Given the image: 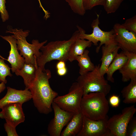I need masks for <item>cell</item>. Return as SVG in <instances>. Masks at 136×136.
<instances>
[{
  "label": "cell",
  "instance_id": "cell-1",
  "mask_svg": "<svg viewBox=\"0 0 136 136\" xmlns=\"http://www.w3.org/2000/svg\"><path fill=\"white\" fill-rule=\"evenodd\" d=\"M51 77L49 69L42 70L38 67L35 77L28 88L35 107L40 113L47 114L52 112V104L58 95L51 88L49 80Z\"/></svg>",
  "mask_w": 136,
  "mask_h": 136
},
{
  "label": "cell",
  "instance_id": "cell-2",
  "mask_svg": "<svg viewBox=\"0 0 136 136\" xmlns=\"http://www.w3.org/2000/svg\"><path fill=\"white\" fill-rule=\"evenodd\" d=\"M79 31L78 30L69 40L52 41L41 48V54L37 59L38 66L42 70L45 69L46 63L53 60L67 61V54L72 44L78 38Z\"/></svg>",
  "mask_w": 136,
  "mask_h": 136
},
{
  "label": "cell",
  "instance_id": "cell-3",
  "mask_svg": "<svg viewBox=\"0 0 136 136\" xmlns=\"http://www.w3.org/2000/svg\"><path fill=\"white\" fill-rule=\"evenodd\" d=\"M81 112L87 118L98 120L104 119L109 110V102L104 93L95 92L83 95L80 104Z\"/></svg>",
  "mask_w": 136,
  "mask_h": 136
},
{
  "label": "cell",
  "instance_id": "cell-4",
  "mask_svg": "<svg viewBox=\"0 0 136 136\" xmlns=\"http://www.w3.org/2000/svg\"><path fill=\"white\" fill-rule=\"evenodd\" d=\"M29 32L28 30L23 31L22 29L17 28L6 31V33L13 34L11 36L16 39L17 49L20 51V55L24 58L25 63L37 65V59L41 54L39 50L47 41L40 43L38 40H33L31 44L29 43L27 41L26 38Z\"/></svg>",
  "mask_w": 136,
  "mask_h": 136
},
{
  "label": "cell",
  "instance_id": "cell-5",
  "mask_svg": "<svg viewBox=\"0 0 136 136\" xmlns=\"http://www.w3.org/2000/svg\"><path fill=\"white\" fill-rule=\"evenodd\" d=\"M100 64L95 66L94 69L82 75H80L77 82L82 88L83 95L92 92L104 93L106 96L110 92L111 86L104 76L100 73Z\"/></svg>",
  "mask_w": 136,
  "mask_h": 136
},
{
  "label": "cell",
  "instance_id": "cell-6",
  "mask_svg": "<svg viewBox=\"0 0 136 136\" xmlns=\"http://www.w3.org/2000/svg\"><path fill=\"white\" fill-rule=\"evenodd\" d=\"M99 15L97 14L96 18L94 19L91 24L93 30L90 34H86L85 31L80 26L77 25V27L79 33L78 38L88 40L97 46L98 43L100 42L99 44L96 48V51L98 53L101 47L103 45L108 44L114 42V32L113 29L109 31L102 30L99 27L100 24Z\"/></svg>",
  "mask_w": 136,
  "mask_h": 136
},
{
  "label": "cell",
  "instance_id": "cell-7",
  "mask_svg": "<svg viewBox=\"0 0 136 136\" xmlns=\"http://www.w3.org/2000/svg\"><path fill=\"white\" fill-rule=\"evenodd\" d=\"M83 95L82 88L77 82H75L71 86L67 94L58 95L53 102L64 110L77 113L81 112L80 104Z\"/></svg>",
  "mask_w": 136,
  "mask_h": 136
},
{
  "label": "cell",
  "instance_id": "cell-8",
  "mask_svg": "<svg viewBox=\"0 0 136 136\" xmlns=\"http://www.w3.org/2000/svg\"><path fill=\"white\" fill-rule=\"evenodd\" d=\"M136 112L134 105L124 108L121 113L108 119L107 126L112 136H125L127 125Z\"/></svg>",
  "mask_w": 136,
  "mask_h": 136
},
{
  "label": "cell",
  "instance_id": "cell-9",
  "mask_svg": "<svg viewBox=\"0 0 136 136\" xmlns=\"http://www.w3.org/2000/svg\"><path fill=\"white\" fill-rule=\"evenodd\" d=\"M114 40L123 51L136 53V33L125 28L119 23L113 27Z\"/></svg>",
  "mask_w": 136,
  "mask_h": 136
},
{
  "label": "cell",
  "instance_id": "cell-10",
  "mask_svg": "<svg viewBox=\"0 0 136 136\" xmlns=\"http://www.w3.org/2000/svg\"><path fill=\"white\" fill-rule=\"evenodd\" d=\"M109 118L107 115L104 119L96 121L83 115L82 129L76 136H112L107 126Z\"/></svg>",
  "mask_w": 136,
  "mask_h": 136
},
{
  "label": "cell",
  "instance_id": "cell-11",
  "mask_svg": "<svg viewBox=\"0 0 136 136\" xmlns=\"http://www.w3.org/2000/svg\"><path fill=\"white\" fill-rule=\"evenodd\" d=\"M52 107L54 116L48 124L47 131L50 136H60L63 127L70 121L74 114L62 110L53 102Z\"/></svg>",
  "mask_w": 136,
  "mask_h": 136
},
{
  "label": "cell",
  "instance_id": "cell-12",
  "mask_svg": "<svg viewBox=\"0 0 136 136\" xmlns=\"http://www.w3.org/2000/svg\"><path fill=\"white\" fill-rule=\"evenodd\" d=\"M20 103H13L4 106L0 112V118L5 119L6 122L16 127L25 120V116L22 105Z\"/></svg>",
  "mask_w": 136,
  "mask_h": 136
},
{
  "label": "cell",
  "instance_id": "cell-13",
  "mask_svg": "<svg viewBox=\"0 0 136 136\" xmlns=\"http://www.w3.org/2000/svg\"><path fill=\"white\" fill-rule=\"evenodd\" d=\"M7 89L6 94L0 99V109L11 103L23 104L32 99L31 93L27 88H25L23 90H16L9 87H7Z\"/></svg>",
  "mask_w": 136,
  "mask_h": 136
},
{
  "label": "cell",
  "instance_id": "cell-14",
  "mask_svg": "<svg viewBox=\"0 0 136 136\" xmlns=\"http://www.w3.org/2000/svg\"><path fill=\"white\" fill-rule=\"evenodd\" d=\"M2 38L9 43L11 49L7 59L4 58L0 55V57L8 61L10 64L11 70L13 73L20 69L25 62L24 58L19 54L17 49L16 39L12 36H0Z\"/></svg>",
  "mask_w": 136,
  "mask_h": 136
},
{
  "label": "cell",
  "instance_id": "cell-15",
  "mask_svg": "<svg viewBox=\"0 0 136 136\" xmlns=\"http://www.w3.org/2000/svg\"><path fill=\"white\" fill-rule=\"evenodd\" d=\"M119 49V47L115 42L102 46L101 64L99 69L102 76H104L106 74L108 67L118 53Z\"/></svg>",
  "mask_w": 136,
  "mask_h": 136
},
{
  "label": "cell",
  "instance_id": "cell-16",
  "mask_svg": "<svg viewBox=\"0 0 136 136\" xmlns=\"http://www.w3.org/2000/svg\"><path fill=\"white\" fill-rule=\"evenodd\" d=\"M128 57L127 61L119 70L124 82L136 79V53L124 51Z\"/></svg>",
  "mask_w": 136,
  "mask_h": 136
},
{
  "label": "cell",
  "instance_id": "cell-17",
  "mask_svg": "<svg viewBox=\"0 0 136 136\" xmlns=\"http://www.w3.org/2000/svg\"><path fill=\"white\" fill-rule=\"evenodd\" d=\"M83 116L81 112L74 114L66 127L62 131L60 136H77L82 129Z\"/></svg>",
  "mask_w": 136,
  "mask_h": 136
},
{
  "label": "cell",
  "instance_id": "cell-18",
  "mask_svg": "<svg viewBox=\"0 0 136 136\" xmlns=\"http://www.w3.org/2000/svg\"><path fill=\"white\" fill-rule=\"evenodd\" d=\"M92 44L88 40L78 38L70 47L67 54V60L72 62L76 60V57L82 54L86 49L91 47Z\"/></svg>",
  "mask_w": 136,
  "mask_h": 136
},
{
  "label": "cell",
  "instance_id": "cell-19",
  "mask_svg": "<svg viewBox=\"0 0 136 136\" xmlns=\"http://www.w3.org/2000/svg\"><path fill=\"white\" fill-rule=\"evenodd\" d=\"M127 59L128 57L124 51L117 54L107 69L106 74L107 81L112 83L114 82V80L113 77L114 73L120 69L126 62Z\"/></svg>",
  "mask_w": 136,
  "mask_h": 136
},
{
  "label": "cell",
  "instance_id": "cell-20",
  "mask_svg": "<svg viewBox=\"0 0 136 136\" xmlns=\"http://www.w3.org/2000/svg\"><path fill=\"white\" fill-rule=\"evenodd\" d=\"M38 67L37 65L25 63L20 69L15 72L17 76L23 78L26 88H28L34 79Z\"/></svg>",
  "mask_w": 136,
  "mask_h": 136
},
{
  "label": "cell",
  "instance_id": "cell-21",
  "mask_svg": "<svg viewBox=\"0 0 136 136\" xmlns=\"http://www.w3.org/2000/svg\"><path fill=\"white\" fill-rule=\"evenodd\" d=\"M89 52L88 50L85 49L82 54L77 56L76 59L78 63L80 75L92 71L95 68V66L91 62L89 55Z\"/></svg>",
  "mask_w": 136,
  "mask_h": 136
},
{
  "label": "cell",
  "instance_id": "cell-22",
  "mask_svg": "<svg viewBox=\"0 0 136 136\" xmlns=\"http://www.w3.org/2000/svg\"><path fill=\"white\" fill-rule=\"evenodd\" d=\"M121 92L124 98L123 102L126 104H133L136 102V79L130 80L129 83L125 87Z\"/></svg>",
  "mask_w": 136,
  "mask_h": 136
},
{
  "label": "cell",
  "instance_id": "cell-23",
  "mask_svg": "<svg viewBox=\"0 0 136 136\" xmlns=\"http://www.w3.org/2000/svg\"><path fill=\"white\" fill-rule=\"evenodd\" d=\"M72 11L81 16L85 14L86 11L83 5V0H65Z\"/></svg>",
  "mask_w": 136,
  "mask_h": 136
},
{
  "label": "cell",
  "instance_id": "cell-24",
  "mask_svg": "<svg viewBox=\"0 0 136 136\" xmlns=\"http://www.w3.org/2000/svg\"><path fill=\"white\" fill-rule=\"evenodd\" d=\"M124 0H105L103 6L108 14L114 13L118 9Z\"/></svg>",
  "mask_w": 136,
  "mask_h": 136
},
{
  "label": "cell",
  "instance_id": "cell-25",
  "mask_svg": "<svg viewBox=\"0 0 136 136\" xmlns=\"http://www.w3.org/2000/svg\"><path fill=\"white\" fill-rule=\"evenodd\" d=\"M11 69L8 65L5 62L4 60L0 57V82L5 84L7 83L6 77L12 76L11 73Z\"/></svg>",
  "mask_w": 136,
  "mask_h": 136
},
{
  "label": "cell",
  "instance_id": "cell-26",
  "mask_svg": "<svg viewBox=\"0 0 136 136\" xmlns=\"http://www.w3.org/2000/svg\"><path fill=\"white\" fill-rule=\"evenodd\" d=\"M105 1V0H83V5L86 11L91 10L97 6H103Z\"/></svg>",
  "mask_w": 136,
  "mask_h": 136
},
{
  "label": "cell",
  "instance_id": "cell-27",
  "mask_svg": "<svg viewBox=\"0 0 136 136\" xmlns=\"http://www.w3.org/2000/svg\"><path fill=\"white\" fill-rule=\"evenodd\" d=\"M121 25L127 30L136 33V15L127 19Z\"/></svg>",
  "mask_w": 136,
  "mask_h": 136
},
{
  "label": "cell",
  "instance_id": "cell-28",
  "mask_svg": "<svg viewBox=\"0 0 136 136\" xmlns=\"http://www.w3.org/2000/svg\"><path fill=\"white\" fill-rule=\"evenodd\" d=\"M136 136V118H132L129 122L126 128L125 136Z\"/></svg>",
  "mask_w": 136,
  "mask_h": 136
},
{
  "label": "cell",
  "instance_id": "cell-29",
  "mask_svg": "<svg viewBox=\"0 0 136 136\" xmlns=\"http://www.w3.org/2000/svg\"><path fill=\"white\" fill-rule=\"evenodd\" d=\"M6 0H0V13L1 17L3 22L8 20L9 16L6 9Z\"/></svg>",
  "mask_w": 136,
  "mask_h": 136
},
{
  "label": "cell",
  "instance_id": "cell-30",
  "mask_svg": "<svg viewBox=\"0 0 136 136\" xmlns=\"http://www.w3.org/2000/svg\"><path fill=\"white\" fill-rule=\"evenodd\" d=\"M4 127L5 131L7 132V136H19L16 132V127L11 126L6 122L4 124Z\"/></svg>",
  "mask_w": 136,
  "mask_h": 136
},
{
  "label": "cell",
  "instance_id": "cell-31",
  "mask_svg": "<svg viewBox=\"0 0 136 136\" xmlns=\"http://www.w3.org/2000/svg\"><path fill=\"white\" fill-rule=\"evenodd\" d=\"M120 101L118 96L115 95H113L110 97L109 102L112 107L116 108L119 106Z\"/></svg>",
  "mask_w": 136,
  "mask_h": 136
},
{
  "label": "cell",
  "instance_id": "cell-32",
  "mask_svg": "<svg viewBox=\"0 0 136 136\" xmlns=\"http://www.w3.org/2000/svg\"><path fill=\"white\" fill-rule=\"evenodd\" d=\"M57 73L60 76H63L65 75L67 72V70L66 67L57 69Z\"/></svg>",
  "mask_w": 136,
  "mask_h": 136
},
{
  "label": "cell",
  "instance_id": "cell-33",
  "mask_svg": "<svg viewBox=\"0 0 136 136\" xmlns=\"http://www.w3.org/2000/svg\"><path fill=\"white\" fill-rule=\"evenodd\" d=\"M58 62L56 65V67L57 69L62 68L66 67V64L65 61H58Z\"/></svg>",
  "mask_w": 136,
  "mask_h": 136
},
{
  "label": "cell",
  "instance_id": "cell-34",
  "mask_svg": "<svg viewBox=\"0 0 136 136\" xmlns=\"http://www.w3.org/2000/svg\"><path fill=\"white\" fill-rule=\"evenodd\" d=\"M6 88V86L5 84L2 82L0 83V93L4 91Z\"/></svg>",
  "mask_w": 136,
  "mask_h": 136
},
{
  "label": "cell",
  "instance_id": "cell-35",
  "mask_svg": "<svg viewBox=\"0 0 136 136\" xmlns=\"http://www.w3.org/2000/svg\"><path fill=\"white\" fill-rule=\"evenodd\" d=\"M134 0V1H136V0Z\"/></svg>",
  "mask_w": 136,
  "mask_h": 136
}]
</instances>
